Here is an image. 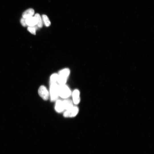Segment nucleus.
<instances>
[{
  "label": "nucleus",
  "mask_w": 154,
  "mask_h": 154,
  "mask_svg": "<svg viewBox=\"0 0 154 154\" xmlns=\"http://www.w3.org/2000/svg\"><path fill=\"white\" fill-rule=\"evenodd\" d=\"M34 13L35 11L33 9L31 8L25 11L23 13L22 17L23 18H27L33 16Z\"/></svg>",
  "instance_id": "9d476101"
},
{
  "label": "nucleus",
  "mask_w": 154,
  "mask_h": 154,
  "mask_svg": "<svg viewBox=\"0 0 154 154\" xmlns=\"http://www.w3.org/2000/svg\"><path fill=\"white\" fill-rule=\"evenodd\" d=\"M38 93L40 96L45 100L49 98V94L46 87L43 85L40 86L38 89Z\"/></svg>",
  "instance_id": "39448f33"
},
{
  "label": "nucleus",
  "mask_w": 154,
  "mask_h": 154,
  "mask_svg": "<svg viewBox=\"0 0 154 154\" xmlns=\"http://www.w3.org/2000/svg\"><path fill=\"white\" fill-rule=\"evenodd\" d=\"M79 109L76 106H73L71 108L66 110L63 114V116L66 117H72L75 116L78 114Z\"/></svg>",
  "instance_id": "20e7f679"
},
{
  "label": "nucleus",
  "mask_w": 154,
  "mask_h": 154,
  "mask_svg": "<svg viewBox=\"0 0 154 154\" xmlns=\"http://www.w3.org/2000/svg\"><path fill=\"white\" fill-rule=\"evenodd\" d=\"M70 74V70L68 68L63 69L58 72L57 82L60 84H65Z\"/></svg>",
  "instance_id": "f257e3e1"
},
{
  "label": "nucleus",
  "mask_w": 154,
  "mask_h": 154,
  "mask_svg": "<svg viewBox=\"0 0 154 154\" xmlns=\"http://www.w3.org/2000/svg\"><path fill=\"white\" fill-rule=\"evenodd\" d=\"M26 21L27 25L29 26L32 27L37 25V19L35 16H31L27 18Z\"/></svg>",
  "instance_id": "0eeeda50"
},
{
  "label": "nucleus",
  "mask_w": 154,
  "mask_h": 154,
  "mask_svg": "<svg viewBox=\"0 0 154 154\" xmlns=\"http://www.w3.org/2000/svg\"><path fill=\"white\" fill-rule=\"evenodd\" d=\"M42 18L45 25L47 27L51 25V23L47 16L45 15H43Z\"/></svg>",
  "instance_id": "ddd939ff"
},
{
  "label": "nucleus",
  "mask_w": 154,
  "mask_h": 154,
  "mask_svg": "<svg viewBox=\"0 0 154 154\" xmlns=\"http://www.w3.org/2000/svg\"><path fill=\"white\" fill-rule=\"evenodd\" d=\"M62 103L64 110H67L73 106L72 102L71 100L69 99H66L62 101Z\"/></svg>",
  "instance_id": "1a4fd4ad"
},
{
  "label": "nucleus",
  "mask_w": 154,
  "mask_h": 154,
  "mask_svg": "<svg viewBox=\"0 0 154 154\" xmlns=\"http://www.w3.org/2000/svg\"><path fill=\"white\" fill-rule=\"evenodd\" d=\"M71 91L69 87L65 84L59 86V96L62 98H66L68 97L71 95Z\"/></svg>",
  "instance_id": "7ed1b4c3"
},
{
  "label": "nucleus",
  "mask_w": 154,
  "mask_h": 154,
  "mask_svg": "<svg viewBox=\"0 0 154 154\" xmlns=\"http://www.w3.org/2000/svg\"><path fill=\"white\" fill-rule=\"evenodd\" d=\"M58 78V74L56 73H54L52 74L50 77V84L56 83L57 82Z\"/></svg>",
  "instance_id": "f8f14e48"
},
{
  "label": "nucleus",
  "mask_w": 154,
  "mask_h": 154,
  "mask_svg": "<svg viewBox=\"0 0 154 154\" xmlns=\"http://www.w3.org/2000/svg\"><path fill=\"white\" fill-rule=\"evenodd\" d=\"M26 18L23 17L20 20L21 23L23 27H26L27 25L26 23Z\"/></svg>",
  "instance_id": "2eb2a0df"
},
{
  "label": "nucleus",
  "mask_w": 154,
  "mask_h": 154,
  "mask_svg": "<svg viewBox=\"0 0 154 154\" xmlns=\"http://www.w3.org/2000/svg\"><path fill=\"white\" fill-rule=\"evenodd\" d=\"M80 93L77 89L75 90L72 93V97L74 103L75 104H78L80 101Z\"/></svg>",
  "instance_id": "423d86ee"
},
{
  "label": "nucleus",
  "mask_w": 154,
  "mask_h": 154,
  "mask_svg": "<svg viewBox=\"0 0 154 154\" xmlns=\"http://www.w3.org/2000/svg\"><path fill=\"white\" fill-rule=\"evenodd\" d=\"M36 19L37 27L39 28H41L42 26L41 18L38 13H36L34 16Z\"/></svg>",
  "instance_id": "9b49d317"
},
{
  "label": "nucleus",
  "mask_w": 154,
  "mask_h": 154,
  "mask_svg": "<svg viewBox=\"0 0 154 154\" xmlns=\"http://www.w3.org/2000/svg\"><path fill=\"white\" fill-rule=\"evenodd\" d=\"M55 108L56 111L60 113L62 112L64 110L62 101L58 100L56 102Z\"/></svg>",
  "instance_id": "6e6552de"
},
{
  "label": "nucleus",
  "mask_w": 154,
  "mask_h": 154,
  "mask_svg": "<svg viewBox=\"0 0 154 154\" xmlns=\"http://www.w3.org/2000/svg\"><path fill=\"white\" fill-rule=\"evenodd\" d=\"M59 85L56 83L50 84V92L51 101H54L57 99L59 96Z\"/></svg>",
  "instance_id": "f03ea898"
},
{
  "label": "nucleus",
  "mask_w": 154,
  "mask_h": 154,
  "mask_svg": "<svg viewBox=\"0 0 154 154\" xmlns=\"http://www.w3.org/2000/svg\"><path fill=\"white\" fill-rule=\"evenodd\" d=\"M37 28L36 25L32 27L29 26L27 28V30L31 34L35 35Z\"/></svg>",
  "instance_id": "4468645a"
}]
</instances>
